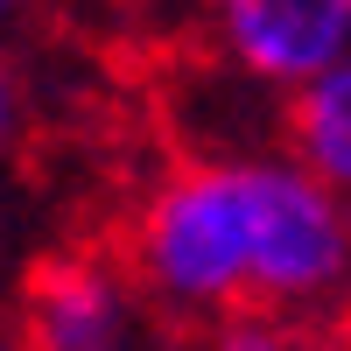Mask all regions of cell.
I'll return each instance as SVG.
<instances>
[{
	"instance_id": "3957f363",
	"label": "cell",
	"mask_w": 351,
	"mask_h": 351,
	"mask_svg": "<svg viewBox=\"0 0 351 351\" xmlns=\"http://www.w3.org/2000/svg\"><path fill=\"white\" fill-rule=\"evenodd\" d=\"M218 64L274 106L351 49V0H197Z\"/></svg>"
},
{
	"instance_id": "7a4b0ae2",
	"label": "cell",
	"mask_w": 351,
	"mask_h": 351,
	"mask_svg": "<svg viewBox=\"0 0 351 351\" xmlns=\"http://www.w3.org/2000/svg\"><path fill=\"white\" fill-rule=\"evenodd\" d=\"M14 324L28 351H176V324L106 246L49 253L21 274Z\"/></svg>"
},
{
	"instance_id": "52a82bcc",
	"label": "cell",
	"mask_w": 351,
	"mask_h": 351,
	"mask_svg": "<svg viewBox=\"0 0 351 351\" xmlns=\"http://www.w3.org/2000/svg\"><path fill=\"white\" fill-rule=\"evenodd\" d=\"M14 274H21V232H14V211H8V197H0V302H8Z\"/></svg>"
},
{
	"instance_id": "8992f818",
	"label": "cell",
	"mask_w": 351,
	"mask_h": 351,
	"mask_svg": "<svg viewBox=\"0 0 351 351\" xmlns=\"http://www.w3.org/2000/svg\"><path fill=\"white\" fill-rule=\"evenodd\" d=\"M28 84H21V71H14V56H8V43H0V169H8L14 155H21V141H28Z\"/></svg>"
},
{
	"instance_id": "9c48e42d",
	"label": "cell",
	"mask_w": 351,
	"mask_h": 351,
	"mask_svg": "<svg viewBox=\"0 0 351 351\" xmlns=\"http://www.w3.org/2000/svg\"><path fill=\"white\" fill-rule=\"evenodd\" d=\"M0 351H28V337H21L14 316H0Z\"/></svg>"
},
{
	"instance_id": "6da1fadb",
	"label": "cell",
	"mask_w": 351,
	"mask_h": 351,
	"mask_svg": "<svg viewBox=\"0 0 351 351\" xmlns=\"http://www.w3.org/2000/svg\"><path fill=\"white\" fill-rule=\"evenodd\" d=\"M120 260L176 330L239 302L351 324V204L281 134L162 169L127 211Z\"/></svg>"
},
{
	"instance_id": "30bf717a",
	"label": "cell",
	"mask_w": 351,
	"mask_h": 351,
	"mask_svg": "<svg viewBox=\"0 0 351 351\" xmlns=\"http://www.w3.org/2000/svg\"><path fill=\"white\" fill-rule=\"evenodd\" d=\"M330 351H351V337H337V344H330Z\"/></svg>"
},
{
	"instance_id": "ba28073f",
	"label": "cell",
	"mask_w": 351,
	"mask_h": 351,
	"mask_svg": "<svg viewBox=\"0 0 351 351\" xmlns=\"http://www.w3.org/2000/svg\"><path fill=\"white\" fill-rule=\"evenodd\" d=\"M36 8H43V0H0V43H8V36H14V28L36 14Z\"/></svg>"
},
{
	"instance_id": "5b68a950",
	"label": "cell",
	"mask_w": 351,
	"mask_h": 351,
	"mask_svg": "<svg viewBox=\"0 0 351 351\" xmlns=\"http://www.w3.org/2000/svg\"><path fill=\"white\" fill-rule=\"evenodd\" d=\"M337 330L330 324H309V316H288V309H218V316H197V324L176 330V351H330Z\"/></svg>"
},
{
	"instance_id": "277c9868",
	"label": "cell",
	"mask_w": 351,
	"mask_h": 351,
	"mask_svg": "<svg viewBox=\"0 0 351 351\" xmlns=\"http://www.w3.org/2000/svg\"><path fill=\"white\" fill-rule=\"evenodd\" d=\"M274 127H281L288 148H295V155L351 204V49L281 99Z\"/></svg>"
}]
</instances>
